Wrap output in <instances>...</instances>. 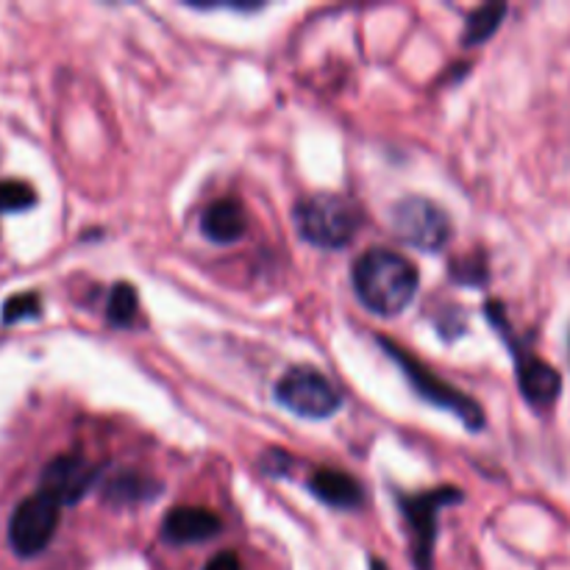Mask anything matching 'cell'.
Listing matches in <instances>:
<instances>
[{
    "mask_svg": "<svg viewBox=\"0 0 570 570\" xmlns=\"http://www.w3.org/2000/svg\"><path fill=\"white\" fill-rule=\"evenodd\" d=\"M484 312H488V317L493 321V326L504 334L507 345H510L512 354H515L518 384H521V393L527 395L529 404H534V406L554 404L557 395H560V390H562L560 373H557L549 362L540 360V356L529 354L527 348H521V345L510 337L512 332L507 328V321H504V315H501L499 301H490V304L484 306Z\"/></svg>",
    "mask_w": 570,
    "mask_h": 570,
    "instance_id": "7",
    "label": "cell"
},
{
    "mask_svg": "<svg viewBox=\"0 0 570 570\" xmlns=\"http://www.w3.org/2000/svg\"><path fill=\"white\" fill-rule=\"evenodd\" d=\"M301 239L323 250L345 248L360 232V209L340 195H309L293 209Z\"/></svg>",
    "mask_w": 570,
    "mask_h": 570,
    "instance_id": "2",
    "label": "cell"
},
{
    "mask_svg": "<svg viewBox=\"0 0 570 570\" xmlns=\"http://www.w3.org/2000/svg\"><path fill=\"white\" fill-rule=\"evenodd\" d=\"M504 14V3H488L482 6V9L473 11L465 22V31H462V45H465V48H476L479 42H488V39L499 31Z\"/></svg>",
    "mask_w": 570,
    "mask_h": 570,
    "instance_id": "14",
    "label": "cell"
},
{
    "mask_svg": "<svg viewBox=\"0 0 570 570\" xmlns=\"http://www.w3.org/2000/svg\"><path fill=\"white\" fill-rule=\"evenodd\" d=\"M200 232L206 239L217 245H232L237 243L245 234V212L237 200L220 198L209 204L200 215Z\"/></svg>",
    "mask_w": 570,
    "mask_h": 570,
    "instance_id": "12",
    "label": "cell"
},
{
    "mask_svg": "<svg viewBox=\"0 0 570 570\" xmlns=\"http://www.w3.org/2000/svg\"><path fill=\"white\" fill-rule=\"evenodd\" d=\"M379 343H382V348L393 356L395 365L404 371V376L410 379V384L415 387V393L421 395V399H426L429 404H434V406H443L445 412H451V415L460 417V421L465 423L471 432H479V429L484 426L482 406H479L471 395L460 393V390L451 387L449 382H443L440 376H434V373L429 371L423 362H417L415 356H412L410 351L401 348V345L390 343V340H384V337L379 340Z\"/></svg>",
    "mask_w": 570,
    "mask_h": 570,
    "instance_id": "3",
    "label": "cell"
},
{
    "mask_svg": "<svg viewBox=\"0 0 570 570\" xmlns=\"http://www.w3.org/2000/svg\"><path fill=\"white\" fill-rule=\"evenodd\" d=\"M100 471L89 460L78 454H65L56 456L48 462V468L42 471L39 479V493L48 495L50 501H56L59 507L78 504L89 490L98 482Z\"/></svg>",
    "mask_w": 570,
    "mask_h": 570,
    "instance_id": "9",
    "label": "cell"
},
{
    "mask_svg": "<svg viewBox=\"0 0 570 570\" xmlns=\"http://www.w3.org/2000/svg\"><path fill=\"white\" fill-rule=\"evenodd\" d=\"M276 401L298 417H309V421H323L332 417L340 410L343 399H340L337 387L323 376L321 371L309 365L289 367L276 384Z\"/></svg>",
    "mask_w": 570,
    "mask_h": 570,
    "instance_id": "4",
    "label": "cell"
},
{
    "mask_svg": "<svg viewBox=\"0 0 570 570\" xmlns=\"http://www.w3.org/2000/svg\"><path fill=\"white\" fill-rule=\"evenodd\" d=\"M462 490L456 488H438L429 493L417 495H399L401 512L410 527L412 538V557H415L417 570H432L434 540H438V515L443 507L460 504Z\"/></svg>",
    "mask_w": 570,
    "mask_h": 570,
    "instance_id": "5",
    "label": "cell"
},
{
    "mask_svg": "<svg viewBox=\"0 0 570 570\" xmlns=\"http://www.w3.org/2000/svg\"><path fill=\"white\" fill-rule=\"evenodd\" d=\"M42 304H39L37 293H22L14 295L3 304V321L6 323H17V321H28V317H37Z\"/></svg>",
    "mask_w": 570,
    "mask_h": 570,
    "instance_id": "17",
    "label": "cell"
},
{
    "mask_svg": "<svg viewBox=\"0 0 570 570\" xmlns=\"http://www.w3.org/2000/svg\"><path fill=\"white\" fill-rule=\"evenodd\" d=\"M59 510L61 507L42 493L20 501L9 521L11 549L20 557L42 554L59 529Z\"/></svg>",
    "mask_w": 570,
    "mask_h": 570,
    "instance_id": "8",
    "label": "cell"
},
{
    "mask_svg": "<svg viewBox=\"0 0 570 570\" xmlns=\"http://www.w3.org/2000/svg\"><path fill=\"white\" fill-rule=\"evenodd\" d=\"M223 521L206 507H173L161 521V538L173 546H193L220 534Z\"/></svg>",
    "mask_w": 570,
    "mask_h": 570,
    "instance_id": "10",
    "label": "cell"
},
{
    "mask_svg": "<svg viewBox=\"0 0 570 570\" xmlns=\"http://www.w3.org/2000/svg\"><path fill=\"white\" fill-rule=\"evenodd\" d=\"M137 312H139V295L134 284H115L109 293V304H106V317L115 328H128L134 326L137 321Z\"/></svg>",
    "mask_w": 570,
    "mask_h": 570,
    "instance_id": "15",
    "label": "cell"
},
{
    "mask_svg": "<svg viewBox=\"0 0 570 570\" xmlns=\"http://www.w3.org/2000/svg\"><path fill=\"white\" fill-rule=\"evenodd\" d=\"M393 228L406 245L426 254H438L451 239V220L434 200L404 198L393 209Z\"/></svg>",
    "mask_w": 570,
    "mask_h": 570,
    "instance_id": "6",
    "label": "cell"
},
{
    "mask_svg": "<svg viewBox=\"0 0 570 570\" xmlns=\"http://www.w3.org/2000/svg\"><path fill=\"white\" fill-rule=\"evenodd\" d=\"M204 570H243V566H239V557L234 551H220V554L206 562Z\"/></svg>",
    "mask_w": 570,
    "mask_h": 570,
    "instance_id": "18",
    "label": "cell"
},
{
    "mask_svg": "<svg viewBox=\"0 0 570 570\" xmlns=\"http://www.w3.org/2000/svg\"><path fill=\"white\" fill-rule=\"evenodd\" d=\"M159 493V482L142 476V473H120L111 482H106L104 488V499L111 501L115 507L145 504V501L156 499Z\"/></svg>",
    "mask_w": 570,
    "mask_h": 570,
    "instance_id": "13",
    "label": "cell"
},
{
    "mask_svg": "<svg viewBox=\"0 0 570 570\" xmlns=\"http://www.w3.org/2000/svg\"><path fill=\"white\" fill-rule=\"evenodd\" d=\"M371 570H387V566L382 560H371Z\"/></svg>",
    "mask_w": 570,
    "mask_h": 570,
    "instance_id": "19",
    "label": "cell"
},
{
    "mask_svg": "<svg viewBox=\"0 0 570 570\" xmlns=\"http://www.w3.org/2000/svg\"><path fill=\"white\" fill-rule=\"evenodd\" d=\"M309 493L326 507H334V510H356L365 501L360 482L348 473L334 471V468H323V471L312 473Z\"/></svg>",
    "mask_w": 570,
    "mask_h": 570,
    "instance_id": "11",
    "label": "cell"
},
{
    "mask_svg": "<svg viewBox=\"0 0 570 570\" xmlns=\"http://www.w3.org/2000/svg\"><path fill=\"white\" fill-rule=\"evenodd\" d=\"M37 204V193L26 181H0V212H22Z\"/></svg>",
    "mask_w": 570,
    "mask_h": 570,
    "instance_id": "16",
    "label": "cell"
},
{
    "mask_svg": "<svg viewBox=\"0 0 570 570\" xmlns=\"http://www.w3.org/2000/svg\"><path fill=\"white\" fill-rule=\"evenodd\" d=\"M417 271L406 256L387 248L362 254L354 265V289L362 304L382 317L401 315L417 293Z\"/></svg>",
    "mask_w": 570,
    "mask_h": 570,
    "instance_id": "1",
    "label": "cell"
}]
</instances>
